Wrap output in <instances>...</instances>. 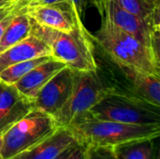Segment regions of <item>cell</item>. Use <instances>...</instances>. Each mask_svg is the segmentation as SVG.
<instances>
[{
    "label": "cell",
    "instance_id": "e0dca14e",
    "mask_svg": "<svg viewBox=\"0 0 160 159\" xmlns=\"http://www.w3.org/2000/svg\"><path fill=\"white\" fill-rule=\"evenodd\" d=\"M52 56V55L40 56V57L33 58L30 60H26L11 65L0 72V81L9 84H14L16 82L22 79L25 74H27L37 66L47 61Z\"/></svg>",
    "mask_w": 160,
    "mask_h": 159
},
{
    "label": "cell",
    "instance_id": "484cf974",
    "mask_svg": "<svg viewBox=\"0 0 160 159\" xmlns=\"http://www.w3.org/2000/svg\"><path fill=\"white\" fill-rule=\"evenodd\" d=\"M1 146H2V138L0 137V159H3L2 155H1Z\"/></svg>",
    "mask_w": 160,
    "mask_h": 159
},
{
    "label": "cell",
    "instance_id": "30bf717a",
    "mask_svg": "<svg viewBox=\"0 0 160 159\" xmlns=\"http://www.w3.org/2000/svg\"><path fill=\"white\" fill-rule=\"evenodd\" d=\"M79 142L68 127H58L48 138L11 159H55L66 149Z\"/></svg>",
    "mask_w": 160,
    "mask_h": 159
},
{
    "label": "cell",
    "instance_id": "ba28073f",
    "mask_svg": "<svg viewBox=\"0 0 160 159\" xmlns=\"http://www.w3.org/2000/svg\"><path fill=\"white\" fill-rule=\"evenodd\" d=\"M74 72L65 67L57 72L35 96L33 108L53 116L68 99L74 82Z\"/></svg>",
    "mask_w": 160,
    "mask_h": 159
},
{
    "label": "cell",
    "instance_id": "44dd1931",
    "mask_svg": "<svg viewBox=\"0 0 160 159\" xmlns=\"http://www.w3.org/2000/svg\"><path fill=\"white\" fill-rule=\"evenodd\" d=\"M86 156V144L82 142L77 143L69 153L66 159H85Z\"/></svg>",
    "mask_w": 160,
    "mask_h": 159
},
{
    "label": "cell",
    "instance_id": "7c38bea8",
    "mask_svg": "<svg viewBox=\"0 0 160 159\" xmlns=\"http://www.w3.org/2000/svg\"><path fill=\"white\" fill-rule=\"evenodd\" d=\"M46 55H51L50 48L41 39L31 34L0 53V72L16 63Z\"/></svg>",
    "mask_w": 160,
    "mask_h": 159
},
{
    "label": "cell",
    "instance_id": "4fadbf2b",
    "mask_svg": "<svg viewBox=\"0 0 160 159\" xmlns=\"http://www.w3.org/2000/svg\"><path fill=\"white\" fill-rule=\"evenodd\" d=\"M132 82L131 94L160 107V74L123 70Z\"/></svg>",
    "mask_w": 160,
    "mask_h": 159
},
{
    "label": "cell",
    "instance_id": "8fae6325",
    "mask_svg": "<svg viewBox=\"0 0 160 159\" xmlns=\"http://www.w3.org/2000/svg\"><path fill=\"white\" fill-rule=\"evenodd\" d=\"M65 67L66 64L51 57L25 74L14 83V86L22 97L32 101L38 92Z\"/></svg>",
    "mask_w": 160,
    "mask_h": 159
},
{
    "label": "cell",
    "instance_id": "d6986e66",
    "mask_svg": "<svg viewBox=\"0 0 160 159\" xmlns=\"http://www.w3.org/2000/svg\"><path fill=\"white\" fill-rule=\"evenodd\" d=\"M23 97L14 84L0 81V112H6L9 111Z\"/></svg>",
    "mask_w": 160,
    "mask_h": 159
},
{
    "label": "cell",
    "instance_id": "7402d4cb",
    "mask_svg": "<svg viewBox=\"0 0 160 159\" xmlns=\"http://www.w3.org/2000/svg\"><path fill=\"white\" fill-rule=\"evenodd\" d=\"M69 1L73 4L79 16L82 19V14L86 9V7H88V5L91 4V0H69Z\"/></svg>",
    "mask_w": 160,
    "mask_h": 159
},
{
    "label": "cell",
    "instance_id": "603a6c76",
    "mask_svg": "<svg viewBox=\"0 0 160 159\" xmlns=\"http://www.w3.org/2000/svg\"><path fill=\"white\" fill-rule=\"evenodd\" d=\"M29 2H34L38 4H43V5H50V4H57V3H62L69 0H28Z\"/></svg>",
    "mask_w": 160,
    "mask_h": 159
},
{
    "label": "cell",
    "instance_id": "9a60e30c",
    "mask_svg": "<svg viewBox=\"0 0 160 159\" xmlns=\"http://www.w3.org/2000/svg\"><path fill=\"white\" fill-rule=\"evenodd\" d=\"M158 138L134 140L113 147L118 159H158L156 141Z\"/></svg>",
    "mask_w": 160,
    "mask_h": 159
},
{
    "label": "cell",
    "instance_id": "8992f818",
    "mask_svg": "<svg viewBox=\"0 0 160 159\" xmlns=\"http://www.w3.org/2000/svg\"><path fill=\"white\" fill-rule=\"evenodd\" d=\"M98 70L74 72L71 94L64 106L52 116L57 127H68L80 115L87 112L110 90Z\"/></svg>",
    "mask_w": 160,
    "mask_h": 159
},
{
    "label": "cell",
    "instance_id": "d4e9b609",
    "mask_svg": "<svg viewBox=\"0 0 160 159\" xmlns=\"http://www.w3.org/2000/svg\"><path fill=\"white\" fill-rule=\"evenodd\" d=\"M145 2H147L148 4L150 5H153V6H156V5H160L159 1L160 0H144Z\"/></svg>",
    "mask_w": 160,
    "mask_h": 159
},
{
    "label": "cell",
    "instance_id": "6da1fadb",
    "mask_svg": "<svg viewBox=\"0 0 160 159\" xmlns=\"http://www.w3.org/2000/svg\"><path fill=\"white\" fill-rule=\"evenodd\" d=\"M32 34L41 39L51 51V55L76 71L98 70L92 37L82 20L75 27L63 32L39 25L32 21Z\"/></svg>",
    "mask_w": 160,
    "mask_h": 159
},
{
    "label": "cell",
    "instance_id": "4316f807",
    "mask_svg": "<svg viewBox=\"0 0 160 159\" xmlns=\"http://www.w3.org/2000/svg\"><path fill=\"white\" fill-rule=\"evenodd\" d=\"M4 1H7V0H0V3H1V2H4Z\"/></svg>",
    "mask_w": 160,
    "mask_h": 159
},
{
    "label": "cell",
    "instance_id": "52a82bcc",
    "mask_svg": "<svg viewBox=\"0 0 160 159\" xmlns=\"http://www.w3.org/2000/svg\"><path fill=\"white\" fill-rule=\"evenodd\" d=\"M91 4L96 7L102 20L130 34L159 53V22H151L136 16L112 0H91Z\"/></svg>",
    "mask_w": 160,
    "mask_h": 159
},
{
    "label": "cell",
    "instance_id": "3957f363",
    "mask_svg": "<svg viewBox=\"0 0 160 159\" xmlns=\"http://www.w3.org/2000/svg\"><path fill=\"white\" fill-rule=\"evenodd\" d=\"M68 127L80 142L86 145L110 146L140 139L159 138L160 125H134L98 120L86 112L74 119Z\"/></svg>",
    "mask_w": 160,
    "mask_h": 159
},
{
    "label": "cell",
    "instance_id": "ac0fdd59",
    "mask_svg": "<svg viewBox=\"0 0 160 159\" xmlns=\"http://www.w3.org/2000/svg\"><path fill=\"white\" fill-rule=\"evenodd\" d=\"M28 0H7L0 3V38L13 17L27 4Z\"/></svg>",
    "mask_w": 160,
    "mask_h": 159
},
{
    "label": "cell",
    "instance_id": "277c9868",
    "mask_svg": "<svg viewBox=\"0 0 160 159\" xmlns=\"http://www.w3.org/2000/svg\"><path fill=\"white\" fill-rule=\"evenodd\" d=\"M86 113L98 120L134 125H160L159 106L113 87Z\"/></svg>",
    "mask_w": 160,
    "mask_h": 159
},
{
    "label": "cell",
    "instance_id": "9c48e42d",
    "mask_svg": "<svg viewBox=\"0 0 160 159\" xmlns=\"http://www.w3.org/2000/svg\"><path fill=\"white\" fill-rule=\"evenodd\" d=\"M25 12L34 22L63 32L72 30L78 21L82 20L70 1L50 5L28 1Z\"/></svg>",
    "mask_w": 160,
    "mask_h": 159
},
{
    "label": "cell",
    "instance_id": "5bb4252c",
    "mask_svg": "<svg viewBox=\"0 0 160 159\" xmlns=\"http://www.w3.org/2000/svg\"><path fill=\"white\" fill-rule=\"evenodd\" d=\"M32 34V20L25 12V7L16 14L0 38V53L23 40Z\"/></svg>",
    "mask_w": 160,
    "mask_h": 159
},
{
    "label": "cell",
    "instance_id": "cb8c5ba5",
    "mask_svg": "<svg viewBox=\"0 0 160 159\" xmlns=\"http://www.w3.org/2000/svg\"><path fill=\"white\" fill-rule=\"evenodd\" d=\"M75 145H76V144H75ZM75 145H73V146H70V147H68V149H66L64 152H62V153H61V154H60V155H59V156H58V157H56L55 159H66V157H67L69 155V153L71 152L72 148H73Z\"/></svg>",
    "mask_w": 160,
    "mask_h": 159
},
{
    "label": "cell",
    "instance_id": "7a4b0ae2",
    "mask_svg": "<svg viewBox=\"0 0 160 159\" xmlns=\"http://www.w3.org/2000/svg\"><path fill=\"white\" fill-rule=\"evenodd\" d=\"M95 37L122 70L160 74L159 53L111 22L102 20Z\"/></svg>",
    "mask_w": 160,
    "mask_h": 159
},
{
    "label": "cell",
    "instance_id": "2e32d148",
    "mask_svg": "<svg viewBox=\"0 0 160 159\" xmlns=\"http://www.w3.org/2000/svg\"><path fill=\"white\" fill-rule=\"evenodd\" d=\"M125 10L151 22H159L160 5H150L144 0H112Z\"/></svg>",
    "mask_w": 160,
    "mask_h": 159
},
{
    "label": "cell",
    "instance_id": "5b68a950",
    "mask_svg": "<svg viewBox=\"0 0 160 159\" xmlns=\"http://www.w3.org/2000/svg\"><path fill=\"white\" fill-rule=\"evenodd\" d=\"M58 127L52 115L33 108L2 135L1 155L11 159L52 135Z\"/></svg>",
    "mask_w": 160,
    "mask_h": 159
},
{
    "label": "cell",
    "instance_id": "ffe728a7",
    "mask_svg": "<svg viewBox=\"0 0 160 159\" xmlns=\"http://www.w3.org/2000/svg\"><path fill=\"white\" fill-rule=\"evenodd\" d=\"M85 159H118L113 147L86 145Z\"/></svg>",
    "mask_w": 160,
    "mask_h": 159
}]
</instances>
